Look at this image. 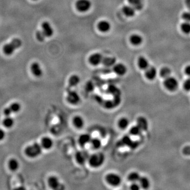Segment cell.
Listing matches in <instances>:
<instances>
[{
	"label": "cell",
	"mask_w": 190,
	"mask_h": 190,
	"mask_svg": "<svg viewBox=\"0 0 190 190\" xmlns=\"http://www.w3.org/2000/svg\"><path fill=\"white\" fill-rule=\"evenodd\" d=\"M40 145L43 149L46 150H50L53 146V141L52 138L48 136H46L41 139Z\"/></svg>",
	"instance_id": "cell-13"
},
{
	"label": "cell",
	"mask_w": 190,
	"mask_h": 190,
	"mask_svg": "<svg viewBox=\"0 0 190 190\" xmlns=\"http://www.w3.org/2000/svg\"><path fill=\"white\" fill-rule=\"evenodd\" d=\"M41 27L42 29V32L45 34L46 37H51L54 33L53 29L48 22H44L41 24Z\"/></svg>",
	"instance_id": "cell-11"
},
{
	"label": "cell",
	"mask_w": 190,
	"mask_h": 190,
	"mask_svg": "<svg viewBox=\"0 0 190 190\" xmlns=\"http://www.w3.org/2000/svg\"><path fill=\"white\" fill-rule=\"evenodd\" d=\"M5 132L3 130L0 128V141H2L5 137Z\"/></svg>",
	"instance_id": "cell-42"
},
{
	"label": "cell",
	"mask_w": 190,
	"mask_h": 190,
	"mask_svg": "<svg viewBox=\"0 0 190 190\" xmlns=\"http://www.w3.org/2000/svg\"><path fill=\"white\" fill-rule=\"evenodd\" d=\"M48 184L49 187L53 190L59 189V188L61 186L60 183L59 179L57 176H54V175L50 176L48 180Z\"/></svg>",
	"instance_id": "cell-12"
},
{
	"label": "cell",
	"mask_w": 190,
	"mask_h": 190,
	"mask_svg": "<svg viewBox=\"0 0 190 190\" xmlns=\"http://www.w3.org/2000/svg\"><path fill=\"white\" fill-rule=\"evenodd\" d=\"M31 70L35 77H40L42 76V70L39 63L36 62L33 63L31 66Z\"/></svg>",
	"instance_id": "cell-14"
},
{
	"label": "cell",
	"mask_w": 190,
	"mask_h": 190,
	"mask_svg": "<svg viewBox=\"0 0 190 190\" xmlns=\"http://www.w3.org/2000/svg\"><path fill=\"white\" fill-rule=\"evenodd\" d=\"M182 18L185 21L190 22V12H184L182 14Z\"/></svg>",
	"instance_id": "cell-38"
},
{
	"label": "cell",
	"mask_w": 190,
	"mask_h": 190,
	"mask_svg": "<svg viewBox=\"0 0 190 190\" xmlns=\"http://www.w3.org/2000/svg\"><path fill=\"white\" fill-rule=\"evenodd\" d=\"M183 153L185 155L190 156V146H187L183 149Z\"/></svg>",
	"instance_id": "cell-40"
},
{
	"label": "cell",
	"mask_w": 190,
	"mask_h": 190,
	"mask_svg": "<svg viewBox=\"0 0 190 190\" xmlns=\"http://www.w3.org/2000/svg\"><path fill=\"white\" fill-rule=\"evenodd\" d=\"M8 107L12 114L18 113L20 111L21 109V105L20 103L18 102H15V103H11L10 106Z\"/></svg>",
	"instance_id": "cell-32"
},
{
	"label": "cell",
	"mask_w": 190,
	"mask_h": 190,
	"mask_svg": "<svg viewBox=\"0 0 190 190\" xmlns=\"http://www.w3.org/2000/svg\"><path fill=\"white\" fill-rule=\"evenodd\" d=\"M135 9L131 5H125L122 8L124 14L127 17H133L135 14Z\"/></svg>",
	"instance_id": "cell-23"
},
{
	"label": "cell",
	"mask_w": 190,
	"mask_h": 190,
	"mask_svg": "<svg viewBox=\"0 0 190 190\" xmlns=\"http://www.w3.org/2000/svg\"><path fill=\"white\" fill-rule=\"evenodd\" d=\"M137 125L142 130V131H146L148 130V120L143 116H140L137 119Z\"/></svg>",
	"instance_id": "cell-18"
},
{
	"label": "cell",
	"mask_w": 190,
	"mask_h": 190,
	"mask_svg": "<svg viewBox=\"0 0 190 190\" xmlns=\"http://www.w3.org/2000/svg\"><path fill=\"white\" fill-rule=\"evenodd\" d=\"M33 1H37V0H33Z\"/></svg>",
	"instance_id": "cell-45"
},
{
	"label": "cell",
	"mask_w": 190,
	"mask_h": 190,
	"mask_svg": "<svg viewBox=\"0 0 190 190\" xmlns=\"http://www.w3.org/2000/svg\"><path fill=\"white\" fill-rule=\"evenodd\" d=\"M42 149L40 144L35 143L31 145L28 146L24 150V153L28 158H35L40 155L42 152Z\"/></svg>",
	"instance_id": "cell-2"
},
{
	"label": "cell",
	"mask_w": 190,
	"mask_h": 190,
	"mask_svg": "<svg viewBox=\"0 0 190 190\" xmlns=\"http://www.w3.org/2000/svg\"><path fill=\"white\" fill-rule=\"evenodd\" d=\"M80 83V78L78 75H73L69 78L68 83L70 87H76Z\"/></svg>",
	"instance_id": "cell-25"
},
{
	"label": "cell",
	"mask_w": 190,
	"mask_h": 190,
	"mask_svg": "<svg viewBox=\"0 0 190 190\" xmlns=\"http://www.w3.org/2000/svg\"><path fill=\"white\" fill-rule=\"evenodd\" d=\"M164 86L166 89L170 91H175L178 88V81L175 78L168 77L165 79Z\"/></svg>",
	"instance_id": "cell-8"
},
{
	"label": "cell",
	"mask_w": 190,
	"mask_h": 190,
	"mask_svg": "<svg viewBox=\"0 0 190 190\" xmlns=\"http://www.w3.org/2000/svg\"><path fill=\"white\" fill-rule=\"evenodd\" d=\"M184 72L185 73V74L190 76V65H188L187 67H185Z\"/></svg>",
	"instance_id": "cell-43"
},
{
	"label": "cell",
	"mask_w": 190,
	"mask_h": 190,
	"mask_svg": "<svg viewBox=\"0 0 190 190\" xmlns=\"http://www.w3.org/2000/svg\"><path fill=\"white\" fill-rule=\"evenodd\" d=\"M14 123L15 121L13 118L11 117V116H6V117L3 120L2 124L4 127L11 128L13 127V126H14Z\"/></svg>",
	"instance_id": "cell-27"
},
{
	"label": "cell",
	"mask_w": 190,
	"mask_h": 190,
	"mask_svg": "<svg viewBox=\"0 0 190 190\" xmlns=\"http://www.w3.org/2000/svg\"><path fill=\"white\" fill-rule=\"evenodd\" d=\"M80 97L76 91L71 90L67 93L66 100L67 102L72 105H77L80 101Z\"/></svg>",
	"instance_id": "cell-7"
},
{
	"label": "cell",
	"mask_w": 190,
	"mask_h": 190,
	"mask_svg": "<svg viewBox=\"0 0 190 190\" xmlns=\"http://www.w3.org/2000/svg\"><path fill=\"white\" fill-rule=\"evenodd\" d=\"M105 161V155L101 152H97L89 155L88 162L91 168H94L101 167Z\"/></svg>",
	"instance_id": "cell-1"
},
{
	"label": "cell",
	"mask_w": 190,
	"mask_h": 190,
	"mask_svg": "<svg viewBox=\"0 0 190 190\" xmlns=\"http://www.w3.org/2000/svg\"><path fill=\"white\" fill-rule=\"evenodd\" d=\"M113 71L115 73L116 75L123 76L126 75V73L127 72V68L125 65H124L123 63H116L115 65L113 66Z\"/></svg>",
	"instance_id": "cell-10"
},
{
	"label": "cell",
	"mask_w": 190,
	"mask_h": 190,
	"mask_svg": "<svg viewBox=\"0 0 190 190\" xmlns=\"http://www.w3.org/2000/svg\"><path fill=\"white\" fill-rule=\"evenodd\" d=\"M22 45V42L20 39H14L11 42L4 45L3 48V51L7 56H10L14 53L15 50L20 48Z\"/></svg>",
	"instance_id": "cell-3"
},
{
	"label": "cell",
	"mask_w": 190,
	"mask_h": 190,
	"mask_svg": "<svg viewBox=\"0 0 190 190\" xmlns=\"http://www.w3.org/2000/svg\"><path fill=\"white\" fill-rule=\"evenodd\" d=\"M75 5L76 8L79 12L85 13L90 9L92 3L90 0H77Z\"/></svg>",
	"instance_id": "cell-5"
},
{
	"label": "cell",
	"mask_w": 190,
	"mask_h": 190,
	"mask_svg": "<svg viewBox=\"0 0 190 190\" xmlns=\"http://www.w3.org/2000/svg\"><path fill=\"white\" fill-rule=\"evenodd\" d=\"M138 66L140 69L141 70H144L148 69V67H150V63L148 59L146 58L145 57H139L137 61Z\"/></svg>",
	"instance_id": "cell-21"
},
{
	"label": "cell",
	"mask_w": 190,
	"mask_h": 190,
	"mask_svg": "<svg viewBox=\"0 0 190 190\" xmlns=\"http://www.w3.org/2000/svg\"><path fill=\"white\" fill-rule=\"evenodd\" d=\"M130 42L131 45L138 46L142 44L143 41V39L141 36L137 34L131 35L130 38Z\"/></svg>",
	"instance_id": "cell-20"
},
{
	"label": "cell",
	"mask_w": 190,
	"mask_h": 190,
	"mask_svg": "<svg viewBox=\"0 0 190 190\" xmlns=\"http://www.w3.org/2000/svg\"><path fill=\"white\" fill-rule=\"evenodd\" d=\"M92 137L88 134H83L80 136L78 138V143L80 145L83 147L90 143Z\"/></svg>",
	"instance_id": "cell-19"
},
{
	"label": "cell",
	"mask_w": 190,
	"mask_h": 190,
	"mask_svg": "<svg viewBox=\"0 0 190 190\" xmlns=\"http://www.w3.org/2000/svg\"><path fill=\"white\" fill-rule=\"evenodd\" d=\"M103 58V56L101 54L99 53H95L89 57V62L93 66H97L102 63Z\"/></svg>",
	"instance_id": "cell-9"
},
{
	"label": "cell",
	"mask_w": 190,
	"mask_h": 190,
	"mask_svg": "<svg viewBox=\"0 0 190 190\" xmlns=\"http://www.w3.org/2000/svg\"><path fill=\"white\" fill-rule=\"evenodd\" d=\"M185 3H186V5L190 10V0H185Z\"/></svg>",
	"instance_id": "cell-44"
},
{
	"label": "cell",
	"mask_w": 190,
	"mask_h": 190,
	"mask_svg": "<svg viewBox=\"0 0 190 190\" xmlns=\"http://www.w3.org/2000/svg\"><path fill=\"white\" fill-rule=\"evenodd\" d=\"M36 37L38 40L40 41V42H42V41L45 40V38L46 36L43 32L42 31H38L36 33Z\"/></svg>",
	"instance_id": "cell-36"
},
{
	"label": "cell",
	"mask_w": 190,
	"mask_h": 190,
	"mask_svg": "<svg viewBox=\"0 0 190 190\" xmlns=\"http://www.w3.org/2000/svg\"><path fill=\"white\" fill-rule=\"evenodd\" d=\"M106 181L109 185L114 187L118 186L121 183V178L118 174L115 173H110L106 175Z\"/></svg>",
	"instance_id": "cell-4"
},
{
	"label": "cell",
	"mask_w": 190,
	"mask_h": 190,
	"mask_svg": "<svg viewBox=\"0 0 190 190\" xmlns=\"http://www.w3.org/2000/svg\"><path fill=\"white\" fill-rule=\"evenodd\" d=\"M98 29L101 32H108L111 29V24L108 21H100L97 25Z\"/></svg>",
	"instance_id": "cell-15"
},
{
	"label": "cell",
	"mask_w": 190,
	"mask_h": 190,
	"mask_svg": "<svg viewBox=\"0 0 190 190\" xmlns=\"http://www.w3.org/2000/svg\"><path fill=\"white\" fill-rule=\"evenodd\" d=\"M141 188L140 184L138 182H133L131 183V185H130V189L131 190H139Z\"/></svg>",
	"instance_id": "cell-37"
},
{
	"label": "cell",
	"mask_w": 190,
	"mask_h": 190,
	"mask_svg": "<svg viewBox=\"0 0 190 190\" xmlns=\"http://www.w3.org/2000/svg\"><path fill=\"white\" fill-rule=\"evenodd\" d=\"M141 177V176L138 172L134 171V172H131V173H130V174H128L127 178L130 182H131V183H133V182H138Z\"/></svg>",
	"instance_id": "cell-31"
},
{
	"label": "cell",
	"mask_w": 190,
	"mask_h": 190,
	"mask_svg": "<svg viewBox=\"0 0 190 190\" xmlns=\"http://www.w3.org/2000/svg\"><path fill=\"white\" fill-rule=\"evenodd\" d=\"M102 63L106 67H113L116 63V59L114 57H105L103 58Z\"/></svg>",
	"instance_id": "cell-24"
},
{
	"label": "cell",
	"mask_w": 190,
	"mask_h": 190,
	"mask_svg": "<svg viewBox=\"0 0 190 190\" xmlns=\"http://www.w3.org/2000/svg\"><path fill=\"white\" fill-rule=\"evenodd\" d=\"M86 89L88 91H91L93 89V84L90 81L88 82L86 85Z\"/></svg>",
	"instance_id": "cell-41"
},
{
	"label": "cell",
	"mask_w": 190,
	"mask_h": 190,
	"mask_svg": "<svg viewBox=\"0 0 190 190\" xmlns=\"http://www.w3.org/2000/svg\"><path fill=\"white\" fill-rule=\"evenodd\" d=\"M138 182L140 184L141 188H143V189H148L150 188V180L145 176H141L139 181Z\"/></svg>",
	"instance_id": "cell-28"
},
{
	"label": "cell",
	"mask_w": 190,
	"mask_h": 190,
	"mask_svg": "<svg viewBox=\"0 0 190 190\" xmlns=\"http://www.w3.org/2000/svg\"><path fill=\"white\" fill-rule=\"evenodd\" d=\"M130 124V120L127 118H120L118 121V127L120 130H125L129 127Z\"/></svg>",
	"instance_id": "cell-22"
},
{
	"label": "cell",
	"mask_w": 190,
	"mask_h": 190,
	"mask_svg": "<svg viewBox=\"0 0 190 190\" xmlns=\"http://www.w3.org/2000/svg\"><path fill=\"white\" fill-rule=\"evenodd\" d=\"M184 88L185 90L187 91H190V78H189L188 79L186 80L185 82H184Z\"/></svg>",
	"instance_id": "cell-39"
},
{
	"label": "cell",
	"mask_w": 190,
	"mask_h": 190,
	"mask_svg": "<svg viewBox=\"0 0 190 190\" xmlns=\"http://www.w3.org/2000/svg\"><path fill=\"white\" fill-rule=\"evenodd\" d=\"M157 76V70L153 66H150L145 70V77L149 80H153Z\"/></svg>",
	"instance_id": "cell-16"
},
{
	"label": "cell",
	"mask_w": 190,
	"mask_h": 190,
	"mask_svg": "<svg viewBox=\"0 0 190 190\" xmlns=\"http://www.w3.org/2000/svg\"><path fill=\"white\" fill-rule=\"evenodd\" d=\"M181 28L182 31L185 33L188 34L190 33V22H185L183 23L181 25Z\"/></svg>",
	"instance_id": "cell-35"
},
{
	"label": "cell",
	"mask_w": 190,
	"mask_h": 190,
	"mask_svg": "<svg viewBox=\"0 0 190 190\" xmlns=\"http://www.w3.org/2000/svg\"><path fill=\"white\" fill-rule=\"evenodd\" d=\"M128 1L131 6H133L135 10H141L143 8V5L142 0H128Z\"/></svg>",
	"instance_id": "cell-30"
},
{
	"label": "cell",
	"mask_w": 190,
	"mask_h": 190,
	"mask_svg": "<svg viewBox=\"0 0 190 190\" xmlns=\"http://www.w3.org/2000/svg\"><path fill=\"white\" fill-rule=\"evenodd\" d=\"M8 166L11 171H16V170H18L20 164L18 160L14 158H12L8 161Z\"/></svg>",
	"instance_id": "cell-26"
},
{
	"label": "cell",
	"mask_w": 190,
	"mask_h": 190,
	"mask_svg": "<svg viewBox=\"0 0 190 190\" xmlns=\"http://www.w3.org/2000/svg\"><path fill=\"white\" fill-rule=\"evenodd\" d=\"M89 144H90V146H91L92 148L96 150L99 149L100 148H101V145H102V142H101V140L97 137L93 138H92Z\"/></svg>",
	"instance_id": "cell-29"
},
{
	"label": "cell",
	"mask_w": 190,
	"mask_h": 190,
	"mask_svg": "<svg viewBox=\"0 0 190 190\" xmlns=\"http://www.w3.org/2000/svg\"><path fill=\"white\" fill-rule=\"evenodd\" d=\"M73 124L75 128L77 129H81L85 125V120L81 116H75L73 118Z\"/></svg>",
	"instance_id": "cell-17"
},
{
	"label": "cell",
	"mask_w": 190,
	"mask_h": 190,
	"mask_svg": "<svg viewBox=\"0 0 190 190\" xmlns=\"http://www.w3.org/2000/svg\"><path fill=\"white\" fill-rule=\"evenodd\" d=\"M142 130L137 125H136L131 127L129 132L131 135L137 136L142 134Z\"/></svg>",
	"instance_id": "cell-33"
},
{
	"label": "cell",
	"mask_w": 190,
	"mask_h": 190,
	"mask_svg": "<svg viewBox=\"0 0 190 190\" xmlns=\"http://www.w3.org/2000/svg\"><path fill=\"white\" fill-rule=\"evenodd\" d=\"M89 155L86 151H79L75 154V160L78 164L83 165L88 162Z\"/></svg>",
	"instance_id": "cell-6"
},
{
	"label": "cell",
	"mask_w": 190,
	"mask_h": 190,
	"mask_svg": "<svg viewBox=\"0 0 190 190\" xmlns=\"http://www.w3.org/2000/svg\"><path fill=\"white\" fill-rule=\"evenodd\" d=\"M171 73V70L168 67H163L160 70V75L161 77L165 79L168 77H170Z\"/></svg>",
	"instance_id": "cell-34"
}]
</instances>
